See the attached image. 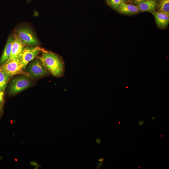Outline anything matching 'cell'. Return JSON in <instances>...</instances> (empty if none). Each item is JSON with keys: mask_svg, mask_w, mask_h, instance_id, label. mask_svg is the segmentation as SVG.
I'll use <instances>...</instances> for the list:
<instances>
[{"mask_svg": "<svg viewBox=\"0 0 169 169\" xmlns=\"http://www.w3.org/2000/svg\"><path fill=\"white\" fill-rule=\"evenodd\" d=\"M130 0L133 3L138 4L146 0Z\"/></svg>", "mask_w": 169, "mask_h": 169, "instance_id": "9a60e30c", "label": "cell"}, {"mask_svg": "<svg viewBox=\"0 0 169 169\" xmlns=\"http://www.w3.org/2000/svg\"><path fill=\"white\" fill-rule=\"evenodd\" d=\"M122 0H106L107 4L113 9H117Z\"/></svg>", "mask_w": 169, "mask_h": 169, "instance_id": "5bb4252c", "label": "cell"}, {"mask_svg": "<svg viewBox=\"0 0 169 169\" xmlns=\"http://www.w3.org/2000/svg\"><path fill=\"white\" fill-rule=\"evenodd\" d=\"M39 59L44 65L53 76L60 77L63 74L64 63L61 59L56 54L50 52H43Z\"/></svg>", "mask_w": 169, "mask_h": 169, "instance_id": "6da1fadb", "label": "cell"}, {"mask_svg": "<svg viewBox=\"0 0 169 169\" xmlns=\"http://www.w3.org/2000/svg\"><path fill=\"white\" fill-rule=\"evenodd\" d=\"M14 37L11 36L8 39L3 51L0 59V65H1L8 60L10 56L12 45Z\"/></svg>", "mask_w": 169, "mask_h": 169, "instance_id": "8fae6325", "label": "cell"}, {"mask_svg": "<svg viewBox=\"0 0 169 169\" xmlns=\"http://www.w3.org/2000/svg\"><path fill=\"white\" fill-rule=\"evenodd\" d=\"M157 6L159 11L169 15V0H159Z\"/></svg>", "mask_w": 169, "mask_h": 169, "instance_id": "4fadbf2b", "label": "cell"}, {"mask_svg": "<svg viewBox=\"0 0 169 169\" xmlns=\"http://www.w3.org/2000/svg\"><path fill=\"white\" fill-rule=\"evenodd\" d=\"M13 42L10 57L8 59H20L24 47V44L16 35Z\"/></svg>", "mask_w": 169, "mask_h": 169, "instance_id": "52a82bcc", "label": "cell"}, {"mask_svg": "<svg viewBox=\"0 0 169 169\" xmlns=\"http://www.w3.org/2000/svg\"><path fill=\"white\" fill-rule=\"evenodd\" d=\"M45 50L39 47H24L20 58L23 70L28 63L34 59L40 51Z\"/></svg>", "mask_w": 169, "mask_h": 169, "instance_id": "8992f818", "label": "cell"}, {"mask_svg": "<svg viewBox=\"0 0 169 169\" xmlns=\"http://www.w3.org/2000/svg\"><path fill=\"white\" fill-rule=\"evenodd\" d=\"M10 78L0 66V91L4 92Z\"/></svg>", "mask_w": 169, "mask_h": 169, "instance_id": "7c38bea8", "label": "cell"}, {"mask_svg": "<svg viewBox=\"0 0 169 169\" xmlns=\"http://www.w3.org/2000/svg\"><path fill=\"white\" fill-rule=\"evenodd\" d=\"M137 6L139 11L152 13L155 11L157 3L155 0H146L138 4Z\"/></svg>", "mask_w": 169, "mask_h": 169, "instance_id": "30bf717a", "label": "cell"}, {"mask_svg": "<svg viewBox=\"0 0 169 169\" xmlns=\"http://www.w3.org/2000/svg\"><path fill=\"white\" fill-rule=\"evenodd\" d=\"M18 38L25 44L36 46L38 44V41L33 31L27 27H22L17 30Z\"/></svg>", "mask_w": 169, "mask_h": 169, "instance_id": "3957f363", "label": "cell"}, {"mask_svg": "<svg viewBox=\"0 0 169 169\" xmlns=\"http://www.w3.org/2000/svg\"><path fill=\"white\" fill-rule=\"evenodd\" d=\"M96 142L99 144H100V142H101V141L100 140V138H99L98 139H96Z\"/></svg>", "mask_w": 169, "mask_h": 169, "instance_id": "ffe728a7", "label": "cell"}, {"mask_svg": "<svg viewBox=\"0 0 169 169\" xmlns=\"http://www.w3.org/2000/svg\"><path fill=\"white\" fill-rule=\"evenodd\" d=\"M102 164L103 162H100L99 163H98L97 166L96 167V168H95V169H98L100 167L102 166Z\"/></svg>", "mask_w": 169, "mask_h": 169, "instance_id": "e0dca14e", "label": "cell"}, {"mask_svg": "<svg viewBox=\"0 0 169 169\" xmlns=\"http://www.w3.org/2000/svg\"><path fill=\"white\" fill-rule=\"evenodd\" d=\"M98 161L99 162H103L104 160V158H101L98 159Z\"/></svg>", "mask_w": 169, "mask_h": 169, "instance_id": "d6986e66", "label": "cell"}, {"mask_svg": "<svg viewBox=\"0 0 169 169\" xmlns=\"http://www.w3.org/2000/svg\"><path fill=\"white\" fill-rule=\"evenodd\" d=\"M0 66L10 78L17 74H23L30 77L27 73L23 70L20 59H8Z\"/></svg>", "mask_w": 169, "mask_h": 169, "instance_id": "7a4b0ae2", "label": "cell"}, {"mask_svg": "<svg viewBox=\"0 0 169 169\" xmlns=\"http://www.w3.org/2000/svg\"><path fill=\"white\" fill-rule=\"evenodd\" d=\"M156 118V117H151V119L152 120H155V119Z\"/></svg>", "mask_w": 169, "mask_h": 169, "instance_id": "7402d4cb", "label": "cell"}, {"mask_svg": "<svg viewBox=\"0 0 169 169\" xmlns=\"http://www.w3.org/2000/svg\"><path fill=\"white\" fill-rule=\"evenodd\" d=\"M2 110V106L0 103V113H1Z\"/></svg>", "mask_w": 169, "mask_h": 169, "instance_id": "44dd1931", "label": "cell"}, {"mask_svg": "<svg viewBox=\"0 0 169 169\" xmlns=\"http://www.w3.org/2000/svg\"><path fill=\"white\" fill-rule=\"evenodd\" d=\"M31 81L27 76H21L12 80L10 87L9 92L11 95L16 94L28 87Z\"/></svg>", "mask_w": 169, "mask_h": 169, "instance_id": "5b68a950", "label": "cell"}, {"mask_svg": "<svg viewBox=\"0 0 169 169\" xmlns=\"http://www.w3.org/2000/svg\"><path fill=\"white\" fill-rule=\"evenodd\" d=\"M153 15L157 26L161 28H165L169 22V15L160 11L151 13Z\"/></svg>", "mask_w": 169, "mask_h": 169, "instance_id": "ba28073f", "label": "cell"}, {"mask_svg": "<svg viewBox=\"0 0 169 169\" xmlns=\"http://www.w3.org/2000/svg\"><path fill=\"white\" fill-rule=\"evenodd\" d=\"M47 69L39 59H37L31 63L28 68L27 73L30 77L37 78L46 75L48 74Z\"/></svg>", "mask_w": 169, "mask_h": 169, "instance_id": "277c9868", "label": "cell"}, {"mask_svg": "<svg viewBox=\"0 0 169 169\" xmlns=\"http://www.w3.org/2000/svg\"><path fill=\"white\" fill-rule=\"evenodd\" d=\"M117 10L120 13L127 15L135 14L139 11L137 6L127 4L124 2L120 4Z\"/></svg>", "mask_w": 169, "mask_h": 169, "instance_id": "9c48e42d", "label": "cell"}, {"mask_svg": "<svg viewBox=\"0 0 169 169\" xmlns=\"http://www.w3.org/2000/svg\"><path fill=\"white\" fill-rule=\"evenodd\" d=\"M123 2H125L126 0H122Z\"/></svg>", "mask_w": 169, "mask_h": 169, "instance_id": "603a6c76", "label": "cell"}, {"mask_svg": "<svg viewBox=\"0 0 169 169\" xmlns=\"http://www.w3.org/2000/svg\"><path fill=\"white\" fill-rule=\"evenodd\" d=\"M3 92L0 91V103L3 101Z\"/></svg>", "mask_w": 169, "mask_h": 169, "instance_id": "2e32d148", "label": "cell"}, {"mask_svg": "<svg viewBox=\"0 0 169 169\" xmlns=\"http://www.w3.org/2000/svg\"><path fill=\"white\" fill-rule=\"evenodd\" d=\"M144 123V121L143 120H140L138 122V124L139 125L141 126L143 125Z\"/></svg>", "mask_w": 169, "mask_h": 169, "instance_id": "ac0fdd59", "label": "cell"}]
</instances>
